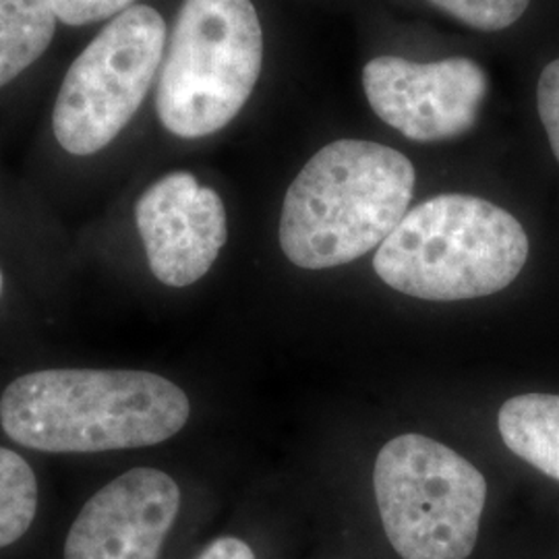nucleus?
Wrapping results in <instances>:
<instances>
[{"mask_svg":"<svg viewBox=\"0 0 559 559\" xmlns=\"http://www.w3.org/2000/svg\"><path fill=\"white\" fill-rule=\"evenodd\" d=\"M189 415L177 383L135 369H44L11 381L0 399L4 433L52 454L156 445L177 436Z\"/></svg>","mask_w":559,"mask_h":559,"instance_id":"f257e3e1","label":"nucleus"},{"mask_svg":"<svg viewBox=\"0 0 559 559\" xmlns=\"http://www.w3.org/2000/svg\"><path fill=\"white\" fill-rule=\"evenodd\" d=\"M417 173L376 141L328 143L286 191L280 247L305 270H328L378 249L406 216Z\"/></svg>","mask_w":559,"mask_h":559,"instance_id":"f03ea898","label":"nucleus"},{"mask_svg":"<svg viewBox=\"0 0 559 559\" xmlns=\"http://www.w3.org/2000/svg\"><path fill=\"white\" fill-rule=\"evenodd\" d=\"M528 251V235L510 212L450 193L406 212L373 267L383 284L415 299H480L519 278Z\"/></svg>","mask_w":559,"mask_h":559,"instance_id":"7ed1b4c3","label":"nucleus"},{"mask_svg":"<svg viewBox=\"0 0 559 559\" xmlns=\"http://www.w3.org/2000/svg\"><path fill=\"white\" fill-rule=\"evenodd\" d=\"M263 67V29L251 0H185L162 60L156 112L166 131L200 140L251 98Z\"/></svg>","mask_w":559,"mask_h":559,"instance_id":"20e7f679","label":"nucleus"},{"mask_svg":"<svg viewBox=\"0 0 559 559\" xmlns=\"http://www.w3.org/2000/svg\"><path fill=\"white\" fill-rule=\"evenodd\" d=\"M373 491L385 540L400 559H468L480 537L487 480L459 452L420 433L388 441Z\"/></svg>","mask_w":559,"mask_h":559,"instance_id":"39448f33","label":"nucleus"},{"mask_svg":"<svg viewBox=\"0 0 559 559\" xmlns=\"http://www.w3.org/2000/svg\"><path fill=\"white\" fill-rule=\"evenodd\" d=\"M166 23L147 4L110 21L69 67L52 112L60 147L92 156L138 115L160 71Z\"/></svg>","mask_w":559,"mask_h":559,"instance_id":"423d86ee","label":"nucleus"},{"mask_svg":"<svg viewBox=\"0 0 559 559\" xmlns=\"http://www.w3.org/2000/svg\"><path fill=\"white\" fill-rule=\"evenodd\" d=\"M369 106L406 140L436 143L464 135L479 119L487 75L464 57L411 62L378 57L362 69Z\"/></svg>","mask_w":559,"mask_h":559,"instance_id":"0eeeda50","label":"nucleus"},{"mask_svg":"<svg viewBox=\"0 0 559 559\" xmlns=\"http://www.w3.org/2000/svg\"><path fill=\"white\" fill-rule=\"evenodd\" d=\"M180 501L170 475L131 468L85 501L67 533L62 559H160Z\"/></svg>","mask_w":559,"mask_h":559,"instance_id":"6e6552de","label":"nucleus"},{"mask_svg":"<svg viewBox=\"0 0 559 559\" xmlns=\"http://www.w3.org/2000/svg\"><path fill=\"white\" fill-rule=\"evenodd\" d=\"M135 222L152 274L173 288L203 278L228 239L221 195L185 170L170 173L143 191Z\"/></svg>","mask_w":559,"mask_h":559,"instance_id":"1a4fd4ad","label":"nucleus"},{"mask_svg":"<svg viewBox=\"0 0 559 559\" xmlns=\"http://www.w3.org/2000/svg\"><path fill=\"white\" fill-rule=\"evenodd\" d=\"M498 427L512 454L559 483V396L522 394L506 400Z\"/></svg>","mask_w":559,"mask_h":559,"instance_id":"9d476101","label":"nucleus"},{"mask_svg":"<svg viewBox=\"0 0 559 559\" xmlns=\"http://www.w3.org/2000/svg\"><path fill=\"white\" fill-rule=\"evenodd\" d=\"M57 15L48 0H0V87L48 50Z\"/></svg>","mask_w":559,"mask_h":559,"instance_id":"9b49d317","label":"nucleus"},{"mask_svg":"<svg viewBox=\"0 0 559 559\" xmlns=\"http://www.w3.org/2000/svg\"><path fill=\"white\" fill-rule=\"evenodd\" d=\"M38 512V480L27 460L0 448V549L25 537Z\"/></svg>","mask_w":559,"mask_h":559,"instance_id":"f8f14e48","label":"nucleus"},{"mask_svg":"<svg viewBox=\"0 0 559 559\" xmlns=\"http://www.w3.org/2000/svg\"><path fill=\"white\" fill-rule=\"evenodd\" d=\"M445 15L479 32H501L526 13L531 0H429Z\"/></svg>","mask_w":559,"mask_h":559,"instance_id":"ddd939ff","label":"nucleus"},{"mask_svg":"<svg viewBox=\"0 0 559 559\" xmlns=\"http://www.w3.org/2000/svg\"><path fill=\"white\" fill-rule=\"evenodd\" d=\"M57 20L67 25H87L96 21L119 17L135 7L138 0H48Z\"/></svg>","mask_w":559,"mask_h":559,"instance_id":"4468645a","label":"nucleus"},{"mask_svg":"<svg viewBox=\"0 0 559 559\" xmlns=\"http://www.w3.org/2000/svg\"><path fill=\"white\" fill-rule=\"evenodd\" d=\"M537 108L551 152L559 162V59L551 60L540 73Z\"/></svg>","mask_w":559,"mask_h":559,"instance_id":"2eb2a0df","label":"nucleus"},{"mask_svg":"<svg viewBox=\"0 0 559 559\" xmlns=\"http://www.w3.org/2000/svg\"><path fill=\"white\" fill-rule=\"evenodd\" d=\"M195 559H258V554L247 540L235 535H222L210 540Z\"/></svg>","mask_w":559,"mask_h":559,"instance_id":"dca6fc26","label":"nucleus"},{"mask_svg":"<svg viewBox=\"0 0 559 559\" xmlns=\"http://www.w3.org/2000/svg\"><path fill=\"white\" fill-rule=\"evenodd\" d=\"M0 297H2V272H0Z\"/></svg>","mask_w":559,"mask_h":559,"instance_id":"f3484780","label":"nucleus"}]
</instances>
